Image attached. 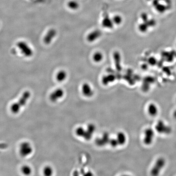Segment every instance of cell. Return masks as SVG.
I'll list each match as a JSON object with an SVG mask.
<instances>
[{
	"instance_id": "obj_11",
	"label": "cell",
	"mask_w": 176,
	"mask_h": 176,
	"mask_svg": "<svg viewBox=\"0 0 176 176\" xmlns=\"http://www.w3.org/2000/svg\"><path fill=\"white\" fill-rule=\"evenodd\" d=\"M19 49L22 51V52L27 56H30L32 54V50L28 45L24 42H19L18 44Z\"/></svg>"
},
{
	"instance_id": "obj_14",
	"label": "cell",
	"mask_w": 176,
	"mask_h": 176,
	"mask_svg": "<svg viewBox=\"0 0 176 176\" xmlns=\"http://www.w3.org/2000/svg\"><path fill=\"white\" fill-rule=\"evenodd\" d=\"M148 112L152 117L156 116L158 113V108L155 104L150 103L148 106Z\"/></svg>"
},
{
	"instance_id": "obj_28",
	"label": "cell",
	"mask_w": 176,
	"mask_h": 176,
	"mask_svg": "<svg viewBox=\"0 0 176 176\" xmlns=\"http://www.w3.org/2000/svg\"><path fill=\"white\" fill-rule=\"evenodd\" d=\"M142 69H144V70H145V69H147V65H146V64H144V65H142Z\"/></svg>"
},
{
	"instance_id": "obj_15",
	"label": "cell",
	"mask_w": 176,
	"mask_h": 176,
	"mask_svg": "<svg viewBox=\"0 0 176 176\" xmlns=\"http://www.w3.org/2000/svg\"><path fill=\"white\" fill-rule=\"evenodd\" d=\"M119 145H122L125 144L127 141V137L126 134L122 132H120L118 133L116 137Z\"/></svg>"
},
{
	"instance_id": "obj_16",
	"label": "cell",
	"mask_w": 176,
	"mask_h": 176,
	"mask_svg": "<svg viewBox=\"0 0 176 176\" xmlns=\"http://www.w3.org/2000/svg\"><path fill=\"white\" fill-rule=\"evenodd\" d=\"M67 77V73L64 70H60L57 72L56 76L57 80L58 82H63Z\"/></svg>"
},
{
	"instance_id": "obj_6",
	"label": "cell",
	"mask_w": 176,
	"mask_h": 176,
	"mask_svg": "<svg viewBox=\"0 0 176 176\" xmlns=\"http://www.w3.org/2000/svg\"><path fill=\"white\" fill-rule=\"evenodd\" d=\"M102 35V32L99 30H95L89 33L86 36V40L90 43L98 40Z\"/></svg>"
},
{
	"instance_id": "obj_12",
	"label": "cell",
	"mask_w": 176,
	"mask_h": 176,
	"mask_svg": "<svg viewBox=\"0 0 176 176\" xmlns=\"http://www.w3.org/2000/svg\"><path fill=\"white\" fill-rule=\"evenodd\" d=\"M102 26L106 29H111L113 28L114 24L112 19L110 18L108 16H104L101 22Z\"/></svg>"
},
{
	"instance_id": "obj_5",
	"label": "cell",
	"mask_w": 176,
	"mask_h": 176,
	"mask_svg": "<svg viewBox=\"0 0 176 176\" xmlns=\"http://www.w3.org/2000/svg\"><path fill=\"white\" fill-rule=\"evenodd\" d=\"M155 133L152 128H147L144 132L143 142L145 145H149L152 144L154 140Z\"/></svg>"
},
{
	"instance_id": "obj_21",
	"label": "cell",
	"mask_w": 176,
	"mask_h": 176,
	"mask_svg": "<svg viewBox=\"0 0 176 176\" xmlns=\"http://www.w3.org/2000/svg\"><path fill=\"white\" fill-rule=\"evenodd\" d=\"M21 172L24 175H30L32 172V170L30 167L27 165H24L21 168Z\"/></svg>"
},
{
	"instance_id": "obj_7",
	"label": "cell",
	"mask_w": 176,
	"mask_h": 176,
	"mask_svg": "<svg viewBox=\"0 0 176 176\" xmlns=\"http://www.w3.org/2000/svg\"><path fill=\"white\" fill-rule=\"evenodd\" d=\"M64 92L63 89L60 88L57 89L50 94V100L52 102H56L61 99L64 96Z\"/></svg>"
},
{
	"instance_id": "obj_27",
	"label": "cell",
	"mask_w": 176,
	"mask_h": 176,
	"mask_svg": "<svg viewBox=\"0 0 176 176\" xmlns=\"http://www.w3.org/2000/svg\"><path fill=\"white\" fill-rule=\"evenodd\" d=\"M141 18L144 23L147 22L148 20L147 14L145 13H142L141 14Z\"/></svg>"
},
{
	"instance_id": "obj_26",
	"label": "cell",
	"mask_w": 176,
	"mask_h": 176,
	"mask_svg": "<svg viewBox=\"0 0 176 176\" xmlns=\"http://www.w3.org/2000/svg\"><path fill=\"white\" fill-rule=\"evenodd\" d=\"M146 23L148 27H152L156 25V21L154 20V19H151V20H148L147 22H145Z\"/></svg>"
},
{
	"instance_id": "obj_22",
	"label": "cell",
	"mask_w": 176,
	"mask_h": 176,
	"mask_svg": "<svg viewBox=\"0 0 176 176\" xmlns=\"http://www.w3.org/2000/svg\"><path fill=\"white\" fill-rule=\"evenodd\" d=\"M43 172L45 176H52L53 174V169L50 166H47L44 168Z\"/></svg>"
},
{
	"instance_id": "obj_1",
	"label": "cell",
	"mask_w": 176,
	"mask_h": 176,
	"mask_svg": "<svg viewBox=\"0 0 176 176\" xmlns=\"http://www.w3.org/2000/svg\"><path fill=\"white\" fill-rule=\"evenodd\" d=\"M30 96L31 94L29 91H27L25 92L17 102L13 104L11 106V111L13 113L16 114L19 113L22 107H23L27 103Z\"/></svg>"
},
{
	"instance_id": "obj_9",
	"label": "cell",
	"mask_w": 176,
	"mask_h": 176,
	"mask_svg": "<svg viewBox=\"0 0 176 176\" xmlns=\"http://www.w3.org/2000/svg\"><path fill=\"white\" fill-rule=\"evenodd\" d=\"M113 57L116 70L118 71H120L122 70L121 65L122 58L120 52L118 51H115L113 54Z\"/></svg>"
},
{
	"instance_id": "obj_25",
	"label": "cell",
	"mask_w": 176,
	"mask_h": 176,
	"mask_svg": "<svg viewBox=\"0 0 176 176\" xmlns=\"http://www.w3.org/2000/svg\"><path fill=\"white\" fill-rule=\"evenodd\" d=\"M148 62L149 64L151 66H155L157 64V61L155 57H151L148 59Z\"/></svg>"
},
{
	"instance_id": "obj_2",
	"label": "cell",
	"mask_w": 176,
	"mask_h": 176,
	"mask_svg": "<svg viewBox=\"0 0 176 176\" xmlns=\"http://www.w3.org/2000/svg\"><path fill=\"white\" fill-rule=\"evenodd\" d=\"M166 161L163 157H159L156 160L155 164L150 171L151 174L152 176H158L166 165Z\"/></svg>"
},
{
	"instance_id": "obj_29",
	"label": "cell",
	"mask_w": 176,
	"mask_h": 176,
	"mask_svg": "<svg viewBox=\"0 0 176 176\" xmlns=\"http://www.w3.org/2000/svg\"><path fill=\"white\" fill-rule=\"evenodd\" d=\"M173 116L174 118L176 119V110H175L173 113Z\"/></svg>"
},
{
	"instance_id": "obj_23",
	"label": "cell",
	"mask_w": 176,
	"mask_h": 176,
	"mask_svg": "<svg viewBox=\"0 0 176 176\" xmlns=\"http://www.w3.org/2000/svg\"><path fill=\"white\" fill-rule=\"evenodd\" d=\"M148 27H149L148 26L146 23L144 22V23L139 25L138 26V29H139V31L141 32L145 33L147 32Z\"/></svg>"
},
{
	"instance_id": "obj_24",
	"label": "cell",
	"mask_w": 176,
	"mask_h": 176,
	"mask_svg": "<svg viewBox=\"0 0 176 176\" xmlns=\"http://www.w3.org/2000/svg\"><path fill=\"white\" fill-rule=\"evenodd\" d=\"M155 7H156V9L157 10L158 12H164L166 10V7L163 5L159 4V3Z\"/></svg>"
},
{
	"instance_id": "obj_17",
	"label": "cell",
	"mask_w": 176,
	"mask_h": 176,
	"mask_svg": "<svg viewBox=\"0 0 176 176\" xmlns=\"http://www.w3.org/2000/svg\"><path fill=\"white\" fill-rule=\"evenodd\" d=\"M104 56L101 52L98 51L95 52L93 55L92 58L93 61L96 63H100L103 60Z\"/></svg>"
},
{
	"instance_id": "obj_20",
	"label": "cell",
	"mask_w": 176,
	"mask_h": 176,
	"mask_svg": "<svg viewBox=\"0 0 176 176\" xmlns=\"http://www.w3.org/2000/svg\"><path fill=\"white\" fill-rule=\"evenodd\" d=\"M112 20L114 23V25H119L122 24L123 21V18L122 16L119 15L114 16L112 18Z\"/></svg>"
},
{
	"instance_id": "obj_13",
	"label": "cell",
	"mask_w": 176,
	"mask_h": 176,
	"mask_svg": "<svg viewBox=\"0 0 176 176\" xmlns=\"http://www.w3.org/2000/svg\"><path fill=\"white\" fill-rule=\"evenodd\" d=\"M110 137L108 133H105L100 138H98L96 143L99 146H103L108 143L110 141Z\"/></svg>"
},
{
	"instance_id": "obj_19",
	"label": "cell",
	"mask_w": 176,
	"mask_h": 176,
	"mask_svg": "<svg viewBox=\"0 0 176 176\" xmlns=\"http://www.w3.org/2000/svg\"><path fill=\"white\" fill-rule=\"evenodd\" d=\"M67 6L71 10H75L78 9L79 7V3L76 1H71L67 3Z\"/></svg>"
},
{
	"instance_id": "obj_10",
	"label": "cell",
	"mask_w": 176,
	"mask_h": 176,
	"mask_svg": "<svg viewBox=\"0 0 176 176\" xmlns=\"http://www.w3.org/2000/svg\"><path fill=\"white\" fill-rule=\"evenodd\" d=\"M56 35L57 31L56 30L52 29L49 30L44 37V42L47 45L50 44L56 37Z\"/></svg>"
},
{
	"instance_id": "obj_18",
	"label": "cell",
	"mask_w": 176,
	"mask_h": 176,
	"mask_svg": "<svg viewBox=\"0 0 176 176\" xmlns=\"http://www.w3.org/2000/svg\"><path fill=\"white\" fill-rule=\"evenodd\" d=\"M115 80V77L112 75L104 76L102 79V82L104 85H107L110 82H113Z\"/></svg>"
},
{
	"instance_id": "obj_8",
	"label": "cell",
	"mask_w": 176,
	"mask_h": 176,
	"mask_svg": "<svg viewBox=\"0 0 176 176\" xmlns=\"http://www.w3.org/2000/svg\"><path fill=\"white\" fill-rule=\"evenodd\" d=\"M81 90L82 94L85 97L90 98L94 94V91L91 86L86 82L82 84Z\"/></svg>"
},
{
	"instance_id": "obj_4",
	"label": "cell",
	"mask_w": 176,
	"mask_h": 176,
	"mask_svg": "<svg viewBox=\"0 0 176 176\" xmlns=\"http://www.w3.org/2000/svg\"><path fill=\"white\" fill-rule=\"evenodd\" d=\"M33 148L32 145L27 142H24L21 143L20 146L19 152L23 157H26L32 153Z\"/></svg>"
},
{
	"instance_id": "obj_3",
	"label": "cell",
	"mask_w": 176,
	"mask_h": 176,
	"mask_svg": "<svg viewBox=\"0 0 176 176\" xmlns=\"http://www.w3.org/2000/svg\"><path fill=\"white\" fill-rule=\"evenodd\" d=\"M155 129L158 133L165 135L170 134L172 131L171 128L162 120H159L157 123L155 125Z\"/></svg>"
}]
</instances>
